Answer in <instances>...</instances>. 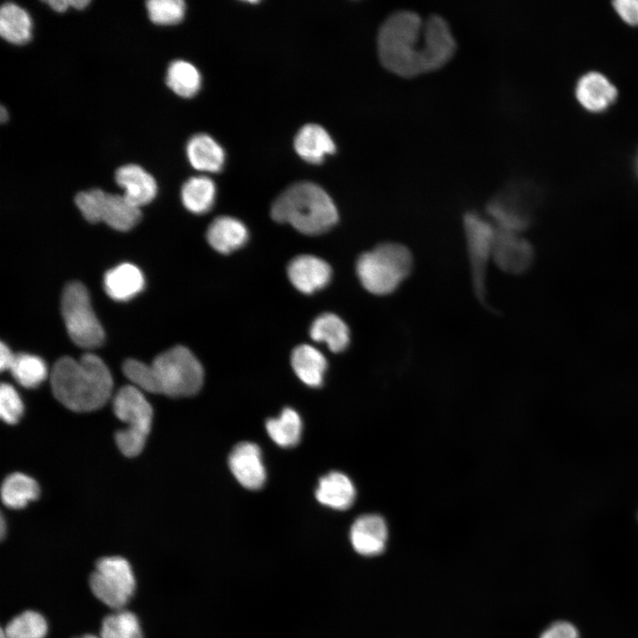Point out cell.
Here are the masks:
<instances>
[{
  "label": "cell",
  "instance_id": "44dd1931",
  "mask_svg": "<svg viewBox=\"0 0 638 638\" xmlns=\"http://www.w3.org/2000/svg\"><path fill=\"white\" fill-rule=\"evenodd\" d=\"M186 155L190 164L199 171L219 172L225 162L223 149L207 134L192 136L186 144Z\"/></svg>",
  "mask_w": 638,
  "mask_h": 638
},
{
  "label": "cell",
  "instance_id": "5bb4252c",
  "mask_svg": "<svg viewBox=\"0 0 638 638\" xmlns=\"http://www.w3.org/2000/svg\"><path fill=\"white\" fill-rule=\"evenodd\" d=\"M287 274L297 290L311 294L329 284L331 268L325 261L316 256L302 254L291 261Z\"/></svg>",
  "mask_w": 638,
  "mask_h": 638
},
{
  "label": "cell",
  "instance_id": "7402d4cb",
  "mask_svg": "<svg viewBox=\"0 0 638 638\" xmlns=\"http://www.w3.org/2000/svg\"><path fill=\"white\" fill-rule=\"evenodd\" d=\"M33 23L29 13L19 4L6 2L0 8V35L6 42L22 45L32 37Z\"/></svg>",
  "mask_w": 638,
  "mask_h": 638
},
{
  "label": "cell",
  "instance_id": "603a6c76",
  "mask_svg": "<svg viewBox=\"0 0 638 638\" xmlns=\"http://www.w3.org/2000/svg\"><path fill=\"white\" fill-rule=\"evenodd\" d=\"M291 363L304 384L311 387H318L323 384L327 361L314 346L306 344L296 346L292 353Z\"/></svg>",
  "mask_w": 638,
  "mask_h": 638
},
{
  "label": "cell",
  "instance_id": "8d00e7d4",
  "mask_svg": "<svg viewBox=\"0 0 638 638\" xmlns=\"http://www.w3.org/2000/svg\"><path fill=\"white\" fill-rule=\"evenodd\" d=\"M540 638H579V632L572 624L557 621L547 627Z\"/></svg>",
  "mask_w": 638,
  "mask_h": 638
},
{
  "label": "cell",
  "instance_id": "e575fe53",
  "mask_svg": "<svg viewBox=\"0 0 638 638\" xmlns=\"http://www.w3.org/2000/svg\"><path fill=\"white\" fill-rule=\"evenodd\" d=\"M23 402L17 391L9 384L3 383L0 387V415L9 424H16L23 414Z\"/></svg>",
  "mask_w": 638,
  "mask_h": 638
},
{
  "label": "cell",
  "instance_id": "60d3db41",
  "mask_svg": "<svg viewBox=\"0 0 638 638\" xmlns=\"http://www.w3.org/2000/svg\"><path fill=\"white\" fill-rule=\"evenodd\" d=\"M8 120V112L4 105L0 106V121L2 123Z\"/></svg>",
  "mask_w": 638,
  "mask_h": 638
},
{
  "label": "cell",
  "instance_id": "8992f818",
  "mask_svg": "<svg viewBox=\"0 0 638 638\" xmlns=\"http://www.w3.org/2000/svg\"><path fill=\"white\" fill-rule=\"evenodd\" d=\"M61 313L70 338L82 348L100 346L105 332L97 318L86 287L80 282L68 283L61 298Z\"/></svg>",
  "mask_w": 638,
  "mask_h": 638
},
{
  "label": "cell",
  "instance_id": "d4e9b609",
  "mask_svg": "<svg viewBox=\"0 0 638 638\" xmlns=\"http://www.w3.org/2000/svg\"><path fill=\"white\" fill-rule=\"evenodd\" d=\"M486 213L498 230L520 234L529 225L526 213L503 197L489 201Z\"/></svg>",
  "mask_w": 638,
  "mask_h": 638
},
{
  "label": "cell",
  "instance_id": "8fae6325",
  "mask_svg": "<svg viewBox=\"0 0 638 638\" xmlns=\"http://www.w3.org/2000/svg\"><path fill=\"white\" fill-rule=\"evenodd\" d=\"M229 466L236 479L246 489L258 490L266 480L261 451L255 443L237 444L229 455Z\"/></svg>",
  "mask_w": 638,
  "mask_h": 638
},
{
  "label": "cell",
  "instance_id": "2e32d148",
  "mask_svg": "<svg viewBox=\"0 0 638 638\" xmlns=\"http://www.w3.org/2000/svg\"><path fill=\"white\" fill-rule=\"evenodd\" d=\"M575 94L580 105L587 110L601 112L614 102L617 89L601 73L589 72L578 81Z\"/></svg>",
  "mask_w": 638,
  "mask_h": 638
},
{
  "label": "cell",
  "instance_id": "ffe728a7",
  "mask_svg": "<svg viewBox=\"0 0 638 638\" xmlns=\"http://www.w3.org/2000/svg\"><path fill=\"white\" fill-rule=\"evenodd\" d=\"M206 238L217 252L230 253L244 245L248 238V231L239 220L230 216H220L209 225Z\"/></svg>",
  "mask_w": 638,
  "mask_h": 638
},
{
  "label": "cell",
  "instance_id": "e0dca14e",
  "mask_svg": "<svg viewBox=\"0 0 638 638\" xmlns=\"http://www.w3.org/2000/svg\"><path fill=\"white\" fill-rule=\"evenodd\" d=\"M294 149L300 158L312 164H320L327 154L336 151L329 133L317 124H307L294 138Z\"/></svg>",
  "mask_w": 638,
  "mask_h": 638
},
{
  "label": "cell",
  "instance_id": "1f68e13d",
  "mask_svg": "<svg viewBox=\"0 0 638 638\" xmlns=\"http://www.w3.org/2000/svg\"><path fill=\"white\" fill-rule=\"evenodd\" d=\"M2 630L5 638H44L48 623L41 613L27 610L12 618Z\"/></svg>",
  "mask_w": 638,
  "mask_h": 638
},
{
  "label": "cell",
  "instance_id": "9c48e42d",
  "mask_svg": "<svg viewBox=\"0 0 638 638\" xmlns=\"http://www.w3.org/2000/svg\"><path fill=\"white\" fill-rule=\"evenodd\" d=\"M463 226L475 294L486 305V271L493 256L497 230L492 222L475 212L465 213Z\"/></svg>",
  "mask_w": 638,
  "mask_h": 638
},
{
  "label": "cell",
  "instance_id": "ab89813d",
  "mask_svg": "<svg viewBox=\"0 0 638 638\" xmlns=\"http://www.w3.org/2000/svg\"><path fill=\"white\" fill-rule=\"evenodd\" d=\"M54 12H65L69 7H73V0H48L44 1Z\"/></svg>",
  "mask_w": 638,
  "mask_h": 638
},
{
  "label": "cell",
  "instance_id": "cb8c5ba5",
  "mask_svg": "<svg viewBox=\"0 0 638 638\" xmlns=\"http://www.w3.org/2000/svg\"><path fill=\"white\" fill-rule=\"evenodd\" d=\"M309 333L315 341L327 344L329 349L335 353L345 350L350 341L347 325L340 317L331 313H324L316 317Z\"/></svg>",
  "mask_w": 638,
  "mask_h": 638
},
{
  "label": "cell",
  "instance_id": "d6a6232c",
  "mask_svg": "<svg viewBox=\"0 0 638 638\" xmlns=\"http://www.w3.org/2000/svg\"><path fill=\"white\" fill-rule=\"evenodd\" d=\"M145 8L152 23L170 26L183 20L186 6L183 0H149L145 3Z\"/></svg>",
  "mask_w": 638,
  "mask_h": 638
},
{
  "label": "cell",
  "instance_id": "d6986e66",
  "mask_svg": "<svg viewBox=\"0 0 638 638\" xmlns=\"http://www.w3.org/2000/svg\"><path fill=\"white\" fill-rule=\"evenodd\" d=\"M144 285L141 270L130 263L120 264L108 270L104 276V287L115 300H128L139 293Z\"/></svg>",
  "mask_w": 638,
  "mask_h": 638
},
{
  "label": "cell",
  "instance_id": "ac0fdd59",
  "mask_svg": "<svg viewBox=\"0 0 638 638\" xmlns=\"http://www.w3.org/2000/svg\"><path fill=\"white\" fill-rule=\"evenodd\" d=\"M355 495L352 480L339 471H331L322 477L315 490V497L319 502L338 510L349 509L355 500Z\"/></svg>",
  "mask_w": 638,
  "mask_h": 638
},
{
  "label": "cell",
  "instance_id": "7c38bea8",
  "mask_svg": "<svg viewBox=\"0 0 638 638\" xmlns=\"http://www.w3.org/2000/svg\"><path fill=\"white\" fill-rule=\"evenodd\" d=\"M113 412L127 428L149 434L152 420V408L141 390L134 385H125L115 394Z\"/></svg>",
  "mask_w": 638,
  "mask_h": 638
},
{
  "label": "cell",
  "instance_id": "ee69618b",
  "mask_svg": "<svg viewBox=\"0 0 638 638\" xmlns=\"http://www.w3.org/2000/svg\"><path fill=\"white\" fill-rule=\"evenodd\" d=\"M635 168H636V172L638 174V154H637L636 160H635Z\"/></svg>",
  "mask_w": 638,
  "mask_h": 638
},
{
  "label": "cell",
  "instance_id": "30bf717a",
  "mask_svg": "<svg viewBox=\"0 0 638 638\" xmlns=\"http://www.w3.org/2000/svg\"><path fill=\"white\" fill-rule=\"evenodd\" d=\"M533 259V249L520 234L497 230L492 260L498 268L509 274H521L529 268Z\"/></svg>",
  "mask_w": 638,
  "mask_h": 638
},
{
  "label": "cell",
  "instance_id": "484cf974",
  "mask_svg": "<svg viewBox=\"0 0 638 638\" xmlns=\"http://www.w3.org/2000/svg\"><path fill=\"white\" fill-rule=\"evenodd\" d=\"M40 488L31 477L15 472L5 478L2 484L1 496L4 504L10 509H22L38 498Z\"/></svg>",
  "mask_w": 638,
  "mask_h": 638
},
{
  "label": "cell",
  "instance_id": "4fadbf2b",
  "mask_svg": "<svg viewBox=\"0 0 638 638\" xmlns=\"http://www.w3.org/2000/svg\"><path fill=\"white\" fill-rule=\"evenodd\" d=\"M349 538L354 549L364 556L381 554L386 546L388 528L385 519L377 514H366L353 523Z\"/></svg>",
  "mask_w": 638,
  "mask_h": 638
},
{
  "label": "cell",
  "instance_id": "f546056e",
  "mask_svg": "<svg viewBox=\"0 0 638 638\" xmlns=\"http://www.w3.org/2000/svg\"><path fill=\"white\" fill-rule=\"evenodd\" d=\"M15 380L26 388H35L48 376L45 362L40 357L25 353L15 354L9 370Z\"/></svg>",
  "mask_w": 638,
  "mask_h": 638
},
{
  "label": "cell",
  "instance_id": "836d02e7",
  "mask_svg": "<svg viewBox=\"0 0 638 638\" xmlns=\"http://www.w3.org/2000/svg\"><path fill=\"white\" fill-rule=\"evenodd\" d=\"M122 370L127 378L139 390L152 393H161L160 387L152 365L128 359L124 362Z\"/></svg>",
  "mask_w": 638,
  "mask_h": 638
},
{
  "label": "cell",
  "instance_id": "52a82bcc",
  "mask_svg": "<svg viewBox=\"0 0 638 638\" xmlns=\"http://www.w3.org/2000/svg\"><path fill=\"white\" fill-rule=\"evenodd\" d=\"M89 584L91 592L101 603L119 611L122 610L133 596L136 578L126 558L110 556L97 561Z\"/></svg>",
  "mask_w": 638,
  "mask_h": 638
},
{
  "label": "cell",
  "instance_id": "4316f807",
  "mask_svg": "<svg viewBox=\"0 0 638 638\" xmlns=\"http://www.w3.org/2000/svg\"><path fill=\"white\" fill-rule=\"evenodd\" d=\"M216 194L214 183L206 176L189 178L181 190L183 206L197 214L208 212L214 205Z\"/></svg>",
  "mask_w": 638,
  "mask_h": 638
},
{
  "label": "cell",
  "instance_id": "7bdbcfd3",
  "mask_svg": "<svg viewBox=\"0 0 638 638\" xmlns=\"http://www.w3.org/2000/svg\"><path fill=\"white\" fill-rule=\"evenodd\" d=\"M78 638H100V636H97L91 634H83Z\"/></svg>",
  "mask_w": 638,
  "mask_h": 638
},
{
  "label": "cell",
  "instance_id": "7a4b0ae2",
  "mask_svg": "<svg viewBox=\"0 0 638 638\" xmlns=\"http://www.w3.org/2000/svg\"><path fill=\"white\" fill-rule=\"evenodd\" d=\"M113 384L109 369L93 354H85L79 361L62 357L51 372L54 396L76 412L93 411L104 406L112 395Z\"/></svg>",
  "mask_w": 638,
  "mask_h": 638
},
{
  "label": "cell",
  "instance_id": "3957f363",
  "mask_svg": "<svg viewBox=\"0 0 638 638\" xmlns=\"http://www.w3.org/2000/svg\"><path fill=\"white\" fill-rule=\"evenodd\" d=\"M272 218L291 224L306 235H319L338 221V211L331 197L320 186L294 183L283 191L271 207Z\"/></svg>",
  "mask_w": 638,
  "mask_h": 638
},
{
  "label": "cell",
  "instance_id": "d590c367",
  "mask_svg": "<svg viewBox=\"0 0 638 638\" xmlns=\"http://www.w3.org/2000/svg\"><path fill=\"white\" fill-rule=\"evenodd\" d=\"M147 436L148 434L140 431L126 428L116 432L115 441L124 455L133 457L141 453Z\"/></svg>",
  "mask_w": 638,
  "mask_h": 638
},
{
  "label": "cell",
  "instance_id": "ba28073f",
  "mask_svg": "<svg viewBox=\"0 0 638 638\" xmlns=\"http://www.w3.org/2000/svg\"><path fill=\"white\" fill-rule=\"evenodd\" d=\"M74 202L88 222H103L116 230H128L141 219L140 208L132 206L122 195L100 189L80 191Z\"/></svg>",
  "mask_w": 638,
  "mask_h": 638
},
{
  "label": "cell",
  "instance_id": "9a60e30c",
  "mask_svg": "<svg viewBox=\"0 0 638 638\" xmlns=\"http://www.w3.org/2000/svg\"><path fill=\"white\" fill-rule=\"evenodd\" d=\"M115 182L124 191L122 196L132 206L140 208L150 203L157 194L154 177L136 164H126L118 167Z\"/></svg>",
  "mask_w": 638,
  "mask_h": 638
},
{
  "label": "cell",
  "instance_id": "6da1fadb",
  "mask_svg": "<svg viewBox=\"0 0 638 638\" xmlns=\"http://www.w3.org/2000/svg\"><path fill=\"white\" fill-rule=\"evenodd\" d=\"M456 49L447 21L439 15L424 19L410 11H398L383 22L377 35L381 64L402 77H414L446 65Z\"/></svg>",
  "mask_w": 638,
  "mask_h": 638
},
{
  "label": "cell",
  "instance_id": "b9f144b4",
  "mask_svg": "<svg viewBox=\"0 0 638 638\" xmlns=\"http://www.w3.org/2000/svg\"><path fill=\"white\" fill-rule=\"evenodd\" d=\"M0 532H1V538L3 539V538L4 537V533H5V523H4V517H3V516L1 517V528H0Z\"/></svg>",
  "mask_w": 638,
  "mask_h": 638
},
{
  "label": "cell",
  "instance_id": "277c9868",
  "mask_svg": "<svg viewBox=\"0 0 638 638\" xmlns=\"http://www.w3.org/2000/svg\"><path fill=\"white\" fill-rule=\"evenodd\" d=\"M414 259L404 245L388 241L378 244L357 259L355 270L369 292L385 296L394 292L411 274Z\"/></svg>",
  "mask_w": 638,
  "mask_h": 638
},
{
  "label": "cell",
  "instance_id": "4dcf8cb0",
  "mask_svg": "<svg viewBox=\"0 0 638 638\" xmlns=\"http://www.w3.org/2000/svg\"><path fill=\"white\" fill-rule=\"evenodd\" d=\"M100 638H143L138 618L128 610L115 611L104 618Z\"/></svg>",
  "mask_w": 638,
  "mask_h": 638
},
{
  "label": "cell",
  "instance_id": "f35d334b",
  "mask_svg": "<svg viewBox=\"0 0 638 638\" xmlns=\"http://www.w3.org/2000/svg\"><path fill=\"white\" fill-rule=\"evenodd\" d=\"M14 354L10 348L4 343L1 342L0 346V368L1 370H10L12 363Z\"/></svg>",
  "mask_w": 638,
  "mask_h": 638
},
{
  "label": "cell",
  "instance_id": "83f0119b",
  "mask_svg": "<svg viewBox=\"0 0 638 638\" xmlns=\"http://www.w3.org/2000/svg\"><path fill=\"white\" fill-rule=\"evenodd\" d=\"M166 84L177 96L191 98L200 89L201 75L191 63L176 59L172 61L167 69Z\"/></svg>",
  "mask_w": 638,
  "mask_h": 638
},
{
  "label": "cell",
  "instance_id": "5b68a950",
  "mask_svg": "<svg viewBox=\"0 0 638 638\" xmlns=\"http://www.w3.org/2000/svg\"><path fill=\"white\" fill-rule=\"evenodd\" d=\"M161 393L186 397L197 393L203 385V368L186 347L174 346L159 354L151 364Z\"/></svg>",
  "mask_w": 638,
  "mask_h": 638
},
{
  "label": "cell",
  "instance_id": "74e56055",
  "mask_svg": "<svg viewBox=\"0 0 638 638\" xmlns=\"http://www.w3.org/2000/svg\"><path fill=\"white\" fill-rule=\"evenodd\" d=\"M613 5L623 20L631 25H638V0H617L613 2Z\"/></svg>",
  "mask_w": 638,
  "mask_h": 638
},
{
  "label": "cell",
  "instance_id": "f1b7e54d",
  "mask_svg": "<svg viewBox=\"0 0 638 638\" xmlns=\"http://www.w3.org/2000/svg\"><path fill=\"white\" fill-rule=\"evenodd\" d=\"M266 430L278 446L291 447L296 446L300 440L302 423L294 409L286 408L278 417L267 420Z\"/></svg>",
  "mask_w": 638,
  "mask_h": 638
}]
</instances>
